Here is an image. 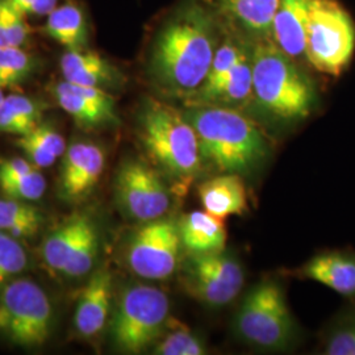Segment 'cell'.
<instances>
[{
    "mask_svg": "<svg viewBox=\"0 0 355 355\" xmlns=\"http://www.w3.org/2000/svg\"><path fill=\"white\" fill-rule=\"evenodd\" d=\"M105 165L102 148L76 142L66 149L61 168V192L69 200H79L87 196L98 184Z\"/></svg>",
    "mask_w": 355,
    "mask_h": 355,
    "instance_id": "cell-13",
    "label": "cell"
},
{
    "mask_svg": "<svg viewBox=\"0 0 355 355\" xmlns=\"http://www.w3.org/2000/svg\"><path fill=\"white\" fill-rule=\"evenodd\" d=\"M112 274L108 268L94 272L80 292L76 304L74 322L83 337H94L102 331L111 309Z\"/></svg>",
    "mask_w": 355,
    "mask_h": 355,
    "instance_id": "cell-14",
    "label": "cell"
},
{
    "mask_svg": "<svg viewBox=\"0 0 355 355\" xmlns=\"http://www.w3.org/2000/svg\"><path fill=\"white\" fill-rule=\"evenodd\" d=\"M243 51L245 48L234 41H227L225 44L218 46L216 49L215 57H214L208 76L203 86L192 95L193 99L196 101L202 98L205 94L215 89L216 86H218L225 79V76L232 71V69L241 57Z\"/></svg>",
    "mask_w": 355,
    "mask_h": 355,
    "instance_id": "cell-27",
    "label": "cell"
},
{
    "mask_svg": "<svg viewBox=\"0 0 355 355\" xmlns=\"http://www.w3.org/2000/svg\"><path fill=\"white\" fill-rule=\"evenodd\" d=\"M221 10L259 37L271 35L272 20L279 6V0H217Z\"/></svg>",
    "mask_w": 355,
    "mask_h": 355,
    "instance_id": "cell-23",
    "label": "cell"
},
{
    "mask_svg": "<svg viewBox=\"0 0 355 355\" xmlns=\"http://www.w3.org/2000/svg\"><path fill=\"white\" fill-rule=\"evenodd\" d=\"M29 140L36 142L41 148H44L46 152L51 153L57 158L62 157L66 152V144L64 137L49 125L40 123L37 127L32 129L29 133L24 135Z\"/></svg>",
    "mask_w": 355,
    "mask_h": 355,
    "instance_id": "cell-34",
    "label": "cell"
},
{
    "mask_svg": "<svg viewBox=\"0 0 355 355\" xmlns=\"http://www.w3.org/2000/svg\"><path fill=\"white\" fill-rule=\"evenodd\" d=\"M355 49V26L334 0H311L305 55L316 70L340 76Z\"/></svg>",
    "mask_w": 355,
    "mask_h": 355,
    "instance_id": "cell-5",
    "label": "cell"
},
{
    "mask_svg": "<svg viewBox=\"0 0 355 355\" xmlns=\"http://www.w3.org/2000/svg\"><path fill=\"white\" fill-rule=\"evenodd\" d=\"M170 302L165 292L139 284L121 295L111 333L116 346L130 354L141 353L164 333L168 324Z\"/></svg>",
    "mask_w": 355,
    "mask_h": 355,
    "instance_id": "cell-6",
    "label": "cell"
},
{
    "mask_svg": "<svg viewBox=\"0 0 355 355\" xmlns=\"http://www.w3.org/2000/svg\"><path fill=\"white\" fill-rule=\"evenodd\" d=\"M58 105L80 127L98 128L117 123L114 98L99 87L60 82L54 87Z\"/></svg>",
    "mask_w": 355,
    "mask_h": 355,
    "instance_id": "cell-12",
    "label": "cell"
},
{
    "mask_svg": "<svg viewBox=\"0 0 355 355\" xmlns=\"http://www.w3.org/2000/svg\"><path fill=\"white\" fill-rule=\"evenodd\" d=\"M44 31L49 37L69 51L83 49L89 41V28L85 13L76 4L71 3L57 6L46 16Z\"/></svg>",
    "mask_w": 355,
    "mask_h": 355,
    "instance_id": "cell-22",
    "label": "cell"
},
{
    "mask_svg": "<svg viewBox=\"0 0 355 355\" xmlns=\"http://www.w3.org/2000/svg\"><path fill=\"white\" fill-rule=\"evenodd\" d=\"M253 94V62L252 53L243 51L241 57L225 79L215 89L196 99V105L241 104Z\"/></svg>",
    "mask_w": 355,
    "mask_h": 355,
    "instance_id": "cell-21",
    "label": "cell"
},
{
    "mask_svg": "<svg viewBox=\"0 0 355 355\" xmlns=\"http://www.w3.org/2000/svg\"><path fill=\"white\" fill-rule=\"evenodd\" d=\"M186 117L196 132L202 158L223 174L248 173L263 159L265 137L240 112L225 107L198 105Z\"/></svg>",
    "mask_w": 355,
    "mask_h": 355,
    "instance_id": "cell-2",
    "label": "cell"
},
{
    "mask_svg": "<svg viewBox=\"0 0 355 355\" xmlns=\"http://www.w3.org/2000/svg\"><path fill=\"white\" fill-rule=\"evenodd\" d=\"M60 64L64 80L74 85L104 89L116 83L119 78L114 66L94 51H67Z\"/></svg>",
    "mask_w": 355,
    "mask_h": 355,
    "instance_id": "cell-18",
    "label": "cell"
},
{
    "mask_svg": "<svg viewBox=\"0 0 355 355\" xmlns=\"http://www.w3.org/2000/svg\"><path fill=\"white\" fill-rule=\"evenodd\" d=\"M325 354L355 355V313L336 325L327 338Z\"/></svg>",
    "mask_w": 355,
    "mask_h": 355,
    "instance_id": "cell-33",
    "label": "cell"
},
{
    "mask_svg": "<svg viewBox=\"0 0 355 355\" xmlns=\"http://www.w3.org/2000/svg\"><path fill=\"white\" fill-rule=\"evenodd\" d=\"M42 104L26 95L12 94L0 105V132L24 136L42 119Z\"/></svg>",
    "mask_w": 355,
    "mask_h": 355,
    "instance_id": "cell-24",
    "label": "cell"
},
{
    "mask_svg": "<svg viewBox=\"0 0 355 355\" xmlns=\"http://www.w3.org/2000/svg\"><path fill=\"white\" fill-rule=\"evenodd\" d=\"M35 69L36 60L24 48H0V89L13 87L26 82Z\"/></svg>",
    "mask_w": 355,
    "mask_h": 355,
    "instance_id": "cell-26",
    "label": "cell"
},
{
    "mask_svg": "<svg viewBox=\"0 0 355 355\" xmlns=\"http://www.w3.org/2000/svg\"><path fill=\"white\" fill-rule=\"evenodd\" d=\"M26 253L16 239L0 232V288L26 267Z\"/></svg>",
    "mask_w": 355,
    "mask_h": 355,
    "instance_id": "cell-31",
    "label": "cell"
},
{
    "mask_svg": "<svg viewBox=\"0 0 355 355\" xmlns=\"http://www.w3.org/2000/svg\"><path fill=\"white\" fill-rule=\"evenodd\" d=\"M42 223V215L36 207L16 199L0 200V232L15 239L35 236Z\"/></svg>",
    "mask_w": 355,
    "mask_h": 355,
    "instance_id": "cell-25",
    "label": "cell"
},
{
    "mask_svg": "<svg viewBox=\"0 0 355 355\" xmlns=\"http://www.w3.org/2000/svg\"><path fill=\"white\" fill-rule=\"evenodd\" d=\"M4 98H6V95L3 94V89H0V105H1V103L4 101Z\"/></svg>",
    "mask_w": 355,
    "mask_h": 355,
    "instance_id": "cell-39",
    "label": "cell"
},
{
    "mask_svg": "<svg viewBox=\"0 0 355 355\" xmlns=\"http://www.w3.org/2000/svg\"><path fill=\"white\" fill-rule=\"evenodd\" d=\"M183 246L192 254L223 252L227 243L224 218L207 211H193L179 224Z\"/></svg>",
    "mask_w": 355,
    "mask_h": 355,
    "instance_id": "cell-19",
    "label": "cell"
},
{
    "mask_svg": "<svg viewBox=\"0 0 355 355\" xmlns=\"http://www.w3.org/2000/svg\"><path fill=\"white\" fill-rule=\"evenodd\" d=\"M253 92L267 111L282 119L306 117L315 102L309 80L293 58L272 42H261L252 53Z\"/></svg>",
    "mask_w": 355,
    "mask_h": 355,
    "instance_id": "cell-4",
    "label": "cell"
},
{
    "mask_svg": "<svg viewBox=\"0 0 355 355\" xmlns=\"http://www.w3.org/2000/svg\"><path fill=\"white\" fill-rule=\"evenodd\" d=\"M53 308L48 295L28 279L7 283L0 291V334L16 345L35 347L51 336Z\"/></svg>",
    "mask_w": 355,
    "mask_h": 355,
    "instance_id": "cell-7",
    "label": "cell"
},
{
    "mask_svg": "<svg viewBox=\"0 0 355 355\" xmlns=\"http://www.w3.org/2000/svg\"><path fill=\"white\" fill-rule=\"evenodd\" d=\"M139 136L145 150L171 177L186 182L199 174L202 153L186 114L165 103L149 101L140 114Z\"/></svg>",
    "mask_w": 355,
    "mask_h": 355,
    "instance_id": "cell-3",
    "label": "cell"
},
{
    "mask_svg": "<svg viewBox=\"0 0 355 355\" xmlns=\"http://www.w3.org/2000/svg\"><path fill=\"white\" fill-rule=\"evenodd\" d=\"M236 328L245 341L262 349H282L290 343L293 321L279 286L263 282L254 287L242 302Z\"/></svg>",
    "mask_w": 355,
    "mask_h": 355,
    "instance_id": "cell-8",
    "label": "cell"
},
{
    "mask_svg": "<svg viewBox=\"0 0 355 355\" xmlns=\"http://www.w3.org/2000/svg\"><path fill=\"white\" fill-rule=\"evenodd\" d=\"M99 252V233L95 223L89 227L80 241L76 245V252L64 267L62 274L67 277H83L89 274L96 261Z\"/></svg>",
    "mask_w": 355,
    "mask_h": 355,
    "instance_id": "cell-28",
    "label": "cell"
},
{
    "mask_svg": "<svg viewBox=\"0 0 355 355\" xmlns=\"http://www.w3.org/2000/svg\"><path fill=\"white\" fill-rule=\"evenodd\" d=\"M199 198L204 211L220 218L243 215L248 208V193L239 174H223L204 182Z\"/></svg>",
    "mask_w": 355,
    "mask_h": 355,
    "instance_id": "cell-16",
    "label": "cell"
},
{
    "mask_svg": "<svg viewBox=\"0 0 355 355\" xmlns=\"http://www.w3.org/2000/svg\"><path fill=\"white\" fill-rule=\"evenodd\" d=\"M182 246L180 228L174 220L148 221L129 242L128 265L144 279H167L177 270Z\"/></svg>",
    "mask_w": 355,
    "mask_h": 355,
    "instance_id": "cell-9",
    "label": "cell"
},
{
    "mask_svg": "<svg viewBox=\"0 0 355 355\" xmlns=\"http://www.w3.org/2000/svg\"><path fill=\"white\" fill-rule=\"evenodd\" d=\"M0 20L8 46L24 48L31 36L26 15L16 10L8 0H0Z\"/></svg>",
    "mask_w": 355,
    "mask_h": 355,
    "instance_id": "cell-32",
    "label": "cell"
},
{
    "mask_svg": "<svg viewBox=\"0 0 355 355\" xmlns=\"http://www.w3.org/2000/svg\"><path fill=\"white\" fill-rule=\"evenodd\" d=\"M303 275L340 295L355 296V254H320L303 267Z\"/></svg>",
    "mask_w": 355,
    "mask_h": 355,
    "instance_id": "cell-17",
    "label": "cell"
},
{
    "mask_svg": "<svg viewBox=\"0 0 355 355\" xmlns=\"http://www.w3.org/2000/svg\"><path fill=\"white\" fill-rule=\"evenodd\" d=\"M16 10L26 17L48 16L57 7L58 0H8Z\"/></svg>",
    "mask_w": 355,
    "mask_h": 355,
    "instance_id": "cell-36",
    "label": "cell"
},
{
    "mask_svg": "<svg viewBox=\"0 0 355 355\" xmlns=\"http://www.w3.org/2000/svg\"><path fill=\"white\" fill-rule=\"evenodd\" d=\"M17 146L24 152L26 159L37 168L51 167L58 159L51 153L46 152L44 148H41L36 142L29 140L26 136H20V139L16 141Z\"/></svg>",
    "mask_w": 355,
    "mask_h": 355,
    "instance_id": "cell-35",
    "label": "cell"
},
{
    "mask_svg": "<svg viewBox=\"0 0 355 355\" xmlns=\"http://www.w3.org/2000/svg\"><path fill=\"white\" fill-rule=\"evenodd\" d=\"M35 168L37 167L32 165L26 158L15 157V158L0 159V180L24 175Z\"/></svg>",
    "mask_w": 355,
    "mask_h": 355,
    "instance_id": "cell-37",
    "label": "cell"
},
{
    "mask_svg": "<svg viewBox=\"0 0 355 355\" xmlns=\"http://www.w3.org/2000/svg\"><path fill=\"white\" fill-rule=\"evenodd\" d=\"M243 282L241 265L223 252L192 254L183 279L191 297L211 306H223L234 300Z\"/></svg>",
    "mask_w": 355,
    "mask_h": 355,
    "instance_id": "cell-10",
    "label": "cell"
},
{
    "mask_svg": "<svg viewBox=\"0 0 355 355\" xmlns=\"http://www.w3.org/2000/svg\"><path fill=\"white\" fill-rule=\"evenodd\" d=\"M311 0H279L271 35L275 45L293 60L305 54Z\"/></svg>",
    "mask_w": 355,
    "mask_h": 355,
    "instance_id": "cell-15",
    "label": "cell"
},
{
    "mask_svg": "<svg viewBox=\"0 0 355 355\" xmlns=\"http://www.w3.org/2000/svg\"><path fill=\"white\" fill-rule=\"evenodd\" d=\"M116 196L128 215L144 223L161 218L171 204L162 178L139 161H128L120 167L116 177Z\"/></svg>",
    "mask_w": 355,
    "mask_h": 355,
    "instance_id": "cell-11",
    "label": "cell"
},
{
    "mask_svg": "<svg viewBox=\"0 0 355 355\" xmlns=\"http://www.w3.org/2000/svg\"><path fill=\"white\" fill-rule=\"evenodd\" d=\"M92 224L89 216L74 214L53 229L42 245V257L46 265L62 272L76 252L78 242Z\"/></svg>",
    "mask_w": 355,
    "mask_h": 355,
    "instance_id": "cell-20",
    "label": "cell"
},
{
    "mask_svg": "<svg viewBox=\"0 0 355 355\" xmlns=\"http://www.w3.org/2000/svg\"><path fill=\"white\" fill-rule=\"evenodd\" d=\"M0 187L10 199L32 202L38 200L46 190V180L37 168L20 177L8 178L0 180Z\"/></svg>",
    "mask_w": 355,
    "mask_h": 355,
    "instance_id": "cell-30",
    "label": "cell"
},
{
    "mask_svg": "<svg viewBox=\"0 0 355 355\" xmlns=\"http://www.w3.org/2000/svg\"><path fill=\"white\" fill-rule=\"evenodd\" d=\"M3 46H8V44H7L6 35H4V31H3V26H1V20H0V48H3Z\"/></svg>",
    "mask_w": 355,
    "mask_h": 355,
    "instance_id": "cell-38",
    "label": "cell"
},
{
    "mask_svg": "<svg viewBox=\"0 0 355 355\" xmlns=\"http://www.w3.org/2000/svg\"><path fill=\"white\" fill-rule=\"evenodd\" d=\"M215 28L198 7L180 13L159 33L153 51L154 74L166 89L193 95L203 86L216 53Z\"/></svg>",
    "mask_w": 355,
    "mask_h": 355,
    "instance_id": "cell-1",
    "label": "cell"
},
{
    "mask_svg": "<svg viewBox=\"0 0 355 355\" xmlns=\"http://www.w3.org/2000/svg\"><path fill=\"white\" fill-rule=\"evenodd\" d=\"M207 353L203 341L182 324L166 334L155 346L154 354L159 355H204Z\"/></svg>",
    "mask_w": 355,
    "mask_h": 355,
    "instance_id": "cell-29",
    "label": "cell"
}]
</instances>
